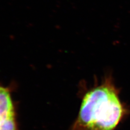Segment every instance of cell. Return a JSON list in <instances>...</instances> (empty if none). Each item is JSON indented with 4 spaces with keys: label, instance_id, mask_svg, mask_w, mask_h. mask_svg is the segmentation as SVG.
<instances>
[{
    "label": "cell",
    "instance_id": "6da1fadb",
    "mask_svg": "<svg viewBox=\"0 0 130 130\" xmlns=\"http://www.w3.org/2000/svg\"><path fill=\"white\" fill-rule=\"evenodd\" d=\"M127 113L111 75L96 83L83 94L72 130H113Z\"/></svg>",
    "mask_w": 130,
    "mask_h": 130
},
{
    "label": "cell",
    "instance_id": "7a4b0ae2",
    "mask_svg": "<svg viewBox=\"0 0 130 130\" xmlns=\"http://www.w3.org/2000/svg\"><path fill=\"white\" fill-rule=\"evenodd\" d=\"M0 115L1 119L14 115L13 104L9 92L2 87L0 88Z\"/></svg>",
    "mask_w": 130,
    "mask_h": 130
},
{
    "label": "cell",
    "instance_id": "3957f363",
    "mask_svg": "<svg viewBox=\"0 0 130 130\" xmlns=\"http://www.w3.org/2000/svg\"><path fill=\"white\" fill-rule=\"evenodd\" d=\"M0 130H16L14 115L0 119Z\"/></svg>",
    "mask_w": 130,
    "mask_h": 130
},
{
    "label": "cell",
    "instance_id": "277c9868",
    "mask_svg": "<svg viewBox=\"0 0 130 130\" xmlns=\"http://www.w3.org/2000/svg\"><path fill=\"white\" fill-rule=\"evenodd\" d=\"M1 86H0V88H1Z\"/></svg>",
    "mask_w": 130,
    "mask_h": 130
}]
</instances>
